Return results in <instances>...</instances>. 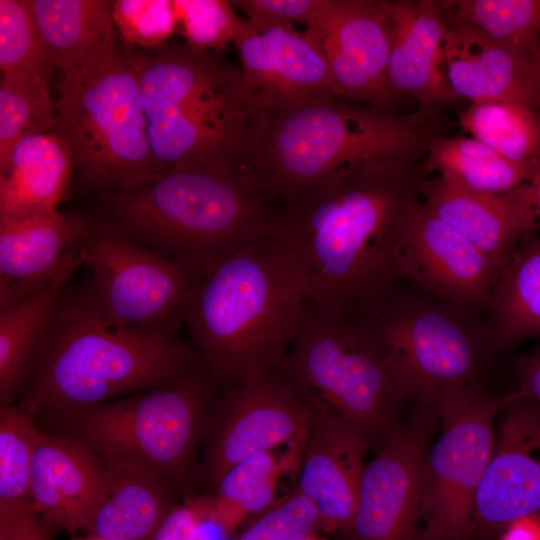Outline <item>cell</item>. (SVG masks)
<instances>
[{
	"label": "cell",
	"instance_id": "cell-1",
	"mask_svg": "<svg viewBox=\"0 0 540 540\" xmlns=\"http://www.w3.org/2000/svg\"><path fill=\"white\" fill-rule=\"evenodd\" d=\"M407 169L357 165L273 202L270 235L295 265L309 309L363 321L395 293L418 194Z\"/></svg>",
	"mask_w": 540,
	"mask_h": 540
},
{
	"label": "cell",
	"instance_id": "cell-2",
	"mask_svg": "<svg viewBox=\"0 0 540 540\" xmlns=\"http://www.w3.org/2000/svg\"><path fill=\"white\" fill-rule=\"evenodd\" d=\"M204 369L198 349L176 333L112 327L81 290L66 287L18 406L36 419L167 386Z\"/></svg>",
	"mask_w": 540,
	"mask_h": 540
},
{
	"label": "cell",
	"instance_id": "cell-3",
	"mask_svg": "<svg viewBox=\"0 0 540 540\" xmlns=\"http://www.w3.org/2000/svg\"><path fill=\"white\" fill-rule=\"evenodd\" d=\"M305 310L296 267L269 234L200 276L184 324L209 373L228 387L283 370Z\"/></svg>",
	"mask_w": 540,
	"mask_h": 540
},
{
	"label": "cell",
	"instance_id": "cell-4",
	"mask_svg": "<svg viewBox=\"0 0 540 540\" xmlns=\"http://www.w3.org/2000/svg\"><path fill=\"white\" fill-rule=\"evenodd\" d=\"M424 118L335 97L259 113L242 169L274 202L349 167H408L433 138Z\"/></svg>",
	"mask_w": 540,
	"mask_h": 540
},
{
	"label": "cell",
	"instance_id": "cell-5",
	"mask_svg": "<svg viewBox=\"0 0 540 540\" xmlns=\"http://www.w3.org/2000/svg\"><path fill=\"white\" fill-rule=\"evenodd\" d=\"M141 101L162 174L243 168L258 114L240 68L218 52L185 44L144 58Z\"/></svg>",
	"mask_w": 540,
	"mask_h": 540
},
{
	"label": "cell",
	"instance_id": "cell-6",
	"mask_svg": "<svg viewBox=\"0 0 540 540\" xmlns=\"http://www.w3.org/2000/svg\"><path fill=\"white\" fill-rule=\"evenodd\" d=\"M121 233L198 276L270 234L273 202L243 169L181 170L107 196Z\"/></svg>",
	"mask_w": 540,
	"mask_h": 540
},
{
	"label": "cell",
	"instance_id": "cell-7",
	"mask_svg": "<svg viewBox=\"0 0 540 540\" xmlns=\"http://www.w3.org/2000/svg\"><path fill=\"white\" fill-rule=\"evenodd\" d=\"M217 385L204 369L167 386L42 417L109 464L151 475L185 497L201 478L197 450Z\"/></svg>",
	"mask_w": 540,
	"mask_h": 540
},
{
	"label": "cell",
	"instance_id": "cell-8",
	"mask_svg": "<svg viewBox=\"0 0 540 540\" xmlns=\"http://www.w3.org/2000/svg\"><path fill=\"white\" fill-rule=\"evenodd\" d=\"M283 370L315 410L341 417L378 450L410 398L365 322L328 317L307 306Z\"/></svg>",
	"mask_w": 540,
	"mask_h": 540
},
{
	"label": "cell",
	"instance_id": "cell-9",
	"mask_svg": "<svg viewBox=\"0 0 540 540\" xmlns=\"http://www.w3.org/2000/svg\"><path fill=\"white\" fill-rule=\"evenodd\" d=\"M145 56L119 52L86 75L62 78L53 130L92 189L127 191L162 175L141 101Z\"/></svg>",
	"mask_w": 540,
	"mask_h": 540
},
{
	"label": "cell",
	"instance_id": "cell-10",
	"mask_svg": "<svg viewBox=\"0 0 540 540\" xmlns=\"http://www.w3.org/2000/svg\"><path fill=\"white\" fill-rule=\"evenodd\" d=\"M470 308L426 296L394 293L365 322L410 397L428 404L442 392L477 387L491 351L485 325Z\"/></svg>",
	"mask_w": 540,
	"mask_h": 540
},
{
	"label": "cell",
	"instance_id": "cell-11",
	"mask_svg": "<svg viewBox=\"0 0 540 540\" xmlns=\"http://www.w3.org/2000/svg\"><path fill=\"white\" fill-rule=\"evenodd\" d=\"M89 271L81 289L112 327L175 334L200 276L127 237L109 221L90 224L79 242Z\"/></svg>",
	"mask_w": 540,
	"mask_h": 540
},
{
	"label": "cell",
	"instance_id": "cell-12",
	"mask_svg": "<svg viewBox=\"0 0 540 540\" xmlns=\"http://www.w3.org/2000/svg\"><path fill=\"white\" fill-rule=\"evenodd\" d=\"M512 395L458 387L426 404L441 419L442 431L427 451L423 470L425 540H467L476 496L493 453L495 417Z\"/></svg>",
	"mask_w": 540,
	"mask_h": 540
},
{
	"label": "cell",
	"instance_id": "cell-13",
	"mask_svg": "<svg viewBox=\"0 0 540 540\" xmlns=\"http://www.w3.org/2000/svg\"><path fill=\"white\" fill-rule=\"evenodd\" d=\"M315 414L284 370L257 373L228 386L206 419L201 478L213 492L248 457L284 444H303Z\"/></svg>",
	"mask_w": 540,
	"mask_h": 540
},
{
	"label": "cell",
	"instance_id": "cell-14",
	"mask_svg": "<svg viewBox=\"0 0 540 540\" xmlns=\"http://www.w3.org/2000/svg\"><path fill=\"white\" fill-rule=\"evenodd\" d=\"M366 465L351 527L341 540H418L421 492L433 409L420 403Z\"/></svg>",
	"mask_w": 540,
	"mask_h": 540
},
{
	"label": "cell",
	"instance_id": "cell-15",
	"mask_svg": "<svg viewBox=\"0 0 540 540\" xmlns=\"http://www.w3.org/2000/svg\"><path fill=\"white\" fill-rule=\"evenodd\" d=\"M232 43L245 94L257 114L337 98L323 50L305 31L243 18Z\"/></svg>",
	"mask_w": 540,
	"mask_h": 540
},
{
	"label": "cell",
	"instance_id": "cell-16",
	"mask_svg": "<svg viewBox=\"0 0 540 540\" xmlns=\"http://www.w3.org/2000/svg\"><path fill=\"white\" fill-rule=\"evenodd\" d=\"M305 32L323 50L337 98L391 108L387 1L328 0Z\"/></svg>",
	"mask_w": 540,
	"mask_h": 540
},
{
	"label": "cell",
	"instance_id": "cell-17",
	"mask_svg": "<svg viewBox=\"0 0 540 540\" xmlns=\"http://www.w3.org/2000/svg\"><path fill=\"white\" fill-rule=\"evenodd\" d=\"M500 414L474 507L473 529L483 535L523 518H540V404L518 390Z\"/></svg>",
	"mask_w": 540,
	"mask_h": 540
},
{
	"label": "cell",
	"instance_id": "cell-18",
	"mask_svg": "<svg viewBox=\"0 0 540 540\" xmlns=\"http://www.w3.org/2000/svg\"><path fill=\"white\" fill-rule=\"evenodd\" d=\"M402 244V278L438 299L487 308L502 267L417 198L407 212Z\"/></svg>",
	"mask_w": 540,
	"mask_h": 540
},
{
	"label": "cell",
	"instance_id": "cell-19",
	"mask_svg": "<svg viewBox=\"0 0 540 540\" xmlns=\"http://www.w3.org/2000/svg\"><path fill=\"white\" fill-rule=\"evenodd\" d=\"M108 463L78 439L42 430L32 466L30 509L55 530L85 531L105 500Z\"/></svg>",
	"mask_w": 540,
	"mask_h": 540
},
{
	"label": "cell",
	"instance_id": "cell-20",
	"mask_svg": "<svg viewBox=\"0 0 540 540\" xmlns=\"http://www.w3.org/2000/svg\"><path fill=\"white\" fill-rule=\"evenodd\" d=\"M369 449L341 417L316 410L304 438L296 489L316 505L323 533L341 534L351 527Z\"/></svg>",
	"mask_w": 540,
	"mask_h": 540
},
{
	"label": "cell",
	"instance_id": "cell-21",
	"mask_svg": "<svg viewBox=\"0 0 540 540\" xmlns=\"http://www.w3.org/2000/svg\"><path fill=\"white\" fill-rule=\"evenodd\" d=\"M90 224L57 210L0 214V312L45 287Z\"/></svg>",
	"mask_w": 540,
	"mask_h": 540
},
{
	"label": "cell",
	"instance_id": "cell-22",
	"mask_svg": "<svg viewBox=\"0 0 540 540\" xmlns=\"http://www.w3.org/2000/svg\"><path fill=\"white\" fill-rule=\"evenodd\" d=\"M417 192L423 196L425 209L502 268L521 238L538 229L526 182L492 194L471 191L438 176L420 182Z\"/></svg>",
	"mask_w": 540,
	"mask_h": 540
},
{
	"label": "cell",
	"instance_id": "cell-23",
	"mask_svg": "<svg viewBox=\"0 0 540 540\" xmlns=\"http://www.w3.org/2000/svg\"><path fill=\"white\" fill-rule=\"evenodd\" d=\"M442 68L458 98L518 102L540 111L533 61L477 29L445 22Z\"/></svg>",
	"mask_w": 540,
	"mask_h": 540
},
{
	"label": "cell",
	"instance_id": "cell-24",
	"mask_svg": "<svg viewBox=\"0 0 540 540\" xmlns=\"http://www.w3.org/2000/svg\"><path fill=\"white\" fill-rule=\"evenodd\" d=\"M391 36L388 80L398 97L418 99L425 110L433 103L459 99L442 68L445 21L438 1H387Z\"/></svg>",
	"mask_w": 540,
	"mask_h": 540
},
{
	"label": "cell",
	"instance_id": "cell-25",
	"mask_svg": "<svg viewBox=\"0 0 540 540\" xmlns=\"http://www.w3.org/2000/svg\"><path fill=\"white\" fill-rule=\"evenodd\" d=\"M55 68L63 78L86 75L119 54L112 1L26 0Z\"/></svg>",
	"mask_w": 540,
	"mask_h": 540
},
{
	"label": "cell",
	"instance_id": "cell-26",
	"mask_svg": "<svg viewBox=\"0 0 540 540\" xmlns=\"http://www.w3.org/2000/svg\"><path fill=\"white\" fill-rule=\"evenodd\" d=\"M73 169L69 147L54 131L21 139L0 162V214L57 210Z\"/></svg>",
	"mask_w": 540,
	"mask_h": 540
},
{
	"label": "cell",
	"instance_id": "cell-27",
	"mask_svg": "<svg viewBox=\"0 0 540 540\" xmlns=\"http://www.w3.org/2000/svg\"><path fill=\"white\" fill-rule=\"evenodd\" d=\"M78 245L67 253L45 287L27 300L0 312L1 405L12 404L23 391L66 284L83 265Z\"/></svg>",
	"mask_w": 540,
	"mask_h": 540
},
{
	"label": "cell",
	"instance_id": "cell-28",
	"mask_svg": "<svg viewBox=\"0 0 540 540\" xmlns=\"http://www.w3.org/2000/svg\"><path fill=\"white\" fill-rule=\"evenodd\" d=\"M108 465L110 487L85 534L109 540H151L177 505L180 492L141 471Z\"/></svg>",
	"mask_w": 540,
	"mask_h": 540
},
{
	"label": "cell",
	"instance_id": "cell-29",
	"mask_svg": "<svg viewBox=\"0 0 540 540\" xmlns=\"http://www.w3.org/2000/svg\"><path fill=\"white\" fill-rule=\"evenodd\" d=\"M487 309L492 352L540 336V238L517 248L504 265Z\"/></svg>",
	"mask_w": 540,
	"mask_h": 540
},
{
	"label": "cell",
	"instance_id": "cell-30",
	"mask_svg": "<svg viewBox=\"0 0 540 540\" xmlns=\"http://www.w3.org/2000/svg\"><path fill=\"white\" fill-rule=\"evenodd\" d=\"M424 170L471 191L504 193L527 182L533 169L506 159L471 137H433L425 148Z\"/></svg>",
	"mask_w": 540,
	"mask_h": 540
},
{
	"label": "cell",
	"instance_id": "cell-31",
	"mask_svg": "<svg viewBox=\"0 0 540 540\" xmlns=\"http://www.w3.org/2000/svg\"><path fill=\"white\" fill-rule=\"evenodd\" d=\"M462 128L506 159L535 170L540 164V111L518 102L471 103Z\"/></svg>",
	"mask_w": 540,
	"mask_h": 540
},
{
	"label": "cell",
	"instance_id": "cell-32",
	"mask_svg": "<svg viewBox=\"0 0 540 540\" xmlns=\"http://www.w3.org/2000/svg\"><path fill=\"white\" fill-rule=\"evenodd\" d=\"M281 463L272 450L264 451L243 460L221 478L211 494L210 521L224 536L278 500L276 488Z\"/></svg>",
	"mask_w": 540,
	"mask_h": 540
},
{
	"label": "cell",
	"instance_id": "cell-33",
	"mask_svg": "<svg viewBox=\"0 0 540 540\" xmlns=\"http://www.w3.org/2000/svg\"><path fill=\"white\" fill-rule=\"evenodd\" d=\"M445 22L463 24L534 60L540 49V0L438 1Z\"/></svg>",
	"mask_w": 540,
	"mask_h": 540
},
{
	"label": "cell",
	"instance_id": "cell-34",
	"mask_svg": "<svg viewBox=\"0 0 540 540\" xmlns=\"http://www.w3.org/2000/svg\"><path fill=\"white\" fill-rule=\"evenodd\" d=\"M47 75H2L0 83V162L21 139L53 130L56 108Z\"/></svg>",
	"mask_w": 540,
	"mask_h": 540
},
{
	"label": "cell",
	"instance_id": "cell-35",
	"mask_svg": "<svg viewBox=\"0 0 540 540\" xmlns=\"http://www.w3.org/2000/svg\"><path fill=\"white\" fill-rule=\"evenodd\" d=\"M42 430L13 404L0 407V510L30 508L34 453Z\"/></svg>",
	"mask_w": 540,
	"mask_h": 540
},
{
	"label": "cell",
	"instance_id": "cell-36",
	"mask_svg": "<svg viewBox=\"0 0 540 540\" xmlns=\"http://www.w3.org/2000/svg\"><path fill=\"white\" fill-rule=\"evenodd\" d=\"M55 68L26 0H0L2 75H49Z\"/></svg>",
	"mask_w": 540,
	"mask_h": 540
},
{
	"label": "cell",
	"instance_id": "cell-37",
	"mask_svg": "<svg viewBox=\"0 0 540 540\" xmlns=\"http://www.w3.org/2000/svg\"><path fill=\"white\" fill-rule=\"evenodd\" d=\"M234 540H303L323 533L314 502L295 489L250 518Z\"/></svg>",
	"mask_w": 540,
	"mask_h": 540
},
{
	"label": "cell",
	"instance_id": "cell-38",
	"mask_svg": "<svg viewBox=\"0 0 540 540\" xmlns=\"http://www.w3.org/2000/svg\"><path fill=\"white\" fill-rule=\"evenodd\" d=\"M186 44L194 49L218 52L233 42L243 20L230 1L173 0Z\"/></svg>",
	"mask_w": 540,
	"mask_h": 540
},
{
	"label": "cell",
	"instance_id": "cell-39",
	"mask_svg": "<svg viewBox=\"0 0 540 540\" xmlns=\"http://www.w3.org/2000/svg\"><path fill=\"white\" fill-rule=\"evenodd\" d=\"M112 19L125 43L145 48L161 46L178 25L171 0L112 1Z\"/></svg>",
	"mask_w": 540,
	"mask_h": 540
},
{
	"label": "cell",
	"instance_id": "cell-40",
	"mask_svg": "<svg viewBox=\"0 0 540 540\" xmlns=\"http://www.w3.org/2000/svg\"><path fill=\"white\" fill-rule=\"evenodd\" d=\"M230 3L253 23L284 26L298 23L309 28L322 14L327 0H237Z\"/></svg>",
	"mask_w": 540,
	"mask_h": 540
},
{
	"label": "cell",
	"instance_id": "cell-41",
	"mask_svg": "<svg viewBox=\"0 0 540 540\" xmlns=\"http://www.w3.org/2000/svg\"><path fill=\"white\" fill-rule=\"evenodd\" d=\"M212 516V496H185L166 516L151 540H208L204 525Z\"/></svg>",
	"mask_w": 540,
	"mask_h": 540
},
{
	"label": "cell",
	"instance_id": "cell-42",
	"mask_svg": "<svg viewBox=\"0 0 540 540\" xmlns=\"http://www.w3.org/2000/svg\"><path fill=\"white\" fill-rule=\"evenodd\" d=\"M52 532L30 508L0 510V540H51Z\"/></svg>",
	"mask_w": 540,
	"mask_h": 540
},
{
	"label": "cell",
	"instance_id": "cell-43",
	"mask_svg": "<svg viewBox=\"0 0 540 540\" xmlns=\"http://www.w3.org/2000/svg\"><path fill=\"white\" fill-rule=\"evenodd\" d=\"M521 391L540 404V352L523 358L518 365Z\"/></svg>",
	"mask_w": 540,
	"mask_h": 540
},
{
	"label": "cell",
	"instance_id": "cell-44",
	"mask_svg": "<svg viewBox=\"0 0 540 540\" xmlns=\"http://www.w3.org/2000/svg\"><path fill=\"white\" fill-rule=\"evenodd\" d=\"M501 540H540V518L527 517L511 523Z\"/></svg>",
	"mask_w": 540,
	"mask_h": 540
},
{
	"label": "cell",
	"instance_id": "cell-45",
	"mask_svg": "<svg viewBox=\"0 0 540 540\" xmlns=\"http://www.w3.org/2000/svg\"><path fill=\"white\" fill-rule=\"evenodd\" d=\"M526 183L537 226L540 229V164Z\"/></svg>",
	"mask_w": 540,
	"mask_h": 540
},
{
	"label": "cell",
	"instance_id": "cell-46",
	"mask_svg": "<svg viewBox=\"0 0 540 540\" xmlns=\"http://www.w3.org/2000/svg\"><path fill=\"white\" fill-rule=\"evenodd\" d=\"M533 64H534V67H535L537 84H538V91H539V99H540V49H539L535 59L533 60Z\"/></svg>",
	"mask_w": 540,
	"mask_h": 540
},
{
	"label": "cell",
	"instance_id": "cell-47",
	"mask_svg": "<svg viewBox=\"0 0 540 540\" xmlns=\"http://www.w3.org/2000/svg\"><path fill=\"white\" fill-rule=\"evenodd\" d=\"M72 540H109V539L98 537L95 535L85 534L84 536H81V537H74Z\"/></svg>",
	"mask_w": 540,
	"mask_h": 540
},
{
	"label": "cell",
	"instance_id": "cell-48",
	"mask_svg": "<svg viewBox=\"0 0 540 540\" xmlns=\"http://www.w3.org/2000/svg\"><path fill=\"white\" fill-rule=\"evenodd\" d=\"M303 540H329L326 537L321 536L320 534H314L311 536L306 537Z\"/></svg>",
	"mask_w": 540,
	"mask_h": 540
}]
</instances>
